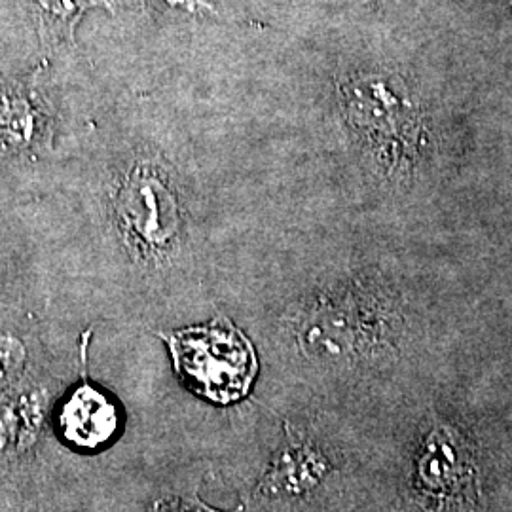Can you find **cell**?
<instances>
[{"instance_id": "obj_1", "label": "cell", "mask_w": 512, "mask_h": 512, "mask_svg": "<svg viewBox=\"0 0 512 512\" xmlns=\"http://www.w3.org/2000/svg\"><path fill=\"white\" fill-rule=\"evenodd\" d=\"M173 366L190 391L211 403L234 404L255 384L258 359L251 340L224 315L209 325L162 334Z\"/></svg>"}, {"instance_id": "obj_2", "label": "cell", "mask_w": 512, "mask_h": 512, "mask_svg": "<svg viewBox=\"0 0 512 512\" xmlns=\"http://www.w3.org/2000/svg\"><path fill=\"white\" fill-rule=\"evenodd\" d=\"M120 215L129 234L147 249H164L177 234V202L167 184L141 169L120 194Z\"/></svg>"}, {"instance_id": "obj_3", "label": "cell", "mask_w": 512, "mask_h": 512, "mask_svg": "<svg viewBox=\"0 0 512 512\" xmlns=\"http://www.w3.org/2000/svg\"><path fill=\"white\" fill-rule=\"evenodd\" d=\"M57 427L69 444L84 450H97L109 444L118 433L120 414L107 393L82 382L61 404Z\"/></svg>"}, {"instance_id": "obj_4", "label": "cell", "mask_w": 512, "mask_h": 512, "mask_svg": "<svg viewBox=\"0 0 512 512\" xmlns=\"http://www.w3.org/2000/svg\"><path fill=\"white\" fill-rule=\"evenodd\" d=\"M323 467L325 461L313 450L291 440L268 475L260 480L256 495L300 494L315 484Z\"/></svg>"}, {"instance_id": "obj_5", "label": "cell", "mask_w": 512, "mask_h": 512, "mask_svg": "<svg viewBox=\"0 0 512 512\" xmlns=\"http://www.w3.org/2000/svg\"><path fill=\"white\" fill-rule=\"evenodd\" d=\"M31 2L37 10L42 33L52 38H71L74 25L88 8L107 4V0H31Z\"/></svg>"}, {"instance_id": "obj_6", "label": "cell", "mask_w": 512, "mask_h": 512, "mask_svg": "<svg viewBox=\"0 0 512 512\" xmlns=\"http://www.w3.org/2000/svg\"><path fill=\"white\" fill-rule=\"evenodd\" d=\"M35 420H38L37 404L19 401L8 406L0 414V448L21 444Z\"/></svg>"}, {"instance_id": "obj_7", "label": "cell", "mask_w": 512, "mask_h": 512, "mask_svg": "<svg viewBox=\"0 0 512 512\" xmlns=\"http://www.w3.org/2000/svg\"><path fill=\"white\" fill-rule=\"evenodd\" d=\"M23 363V351L16 340H0V387L10 384Z\"/></svg>"}, {"instance_id": "obj_8", "label": "cell", "mask_w": 512, "mask_h": 512, "mask_svg": "<svg viewBox=\"0 0 512 512\" xmlns=\"http://www.w3.org/2000/svg\"><path fill=\"white\" fill-rule=\"evenodd\" d=\"M156 512H222L217 509H211L209 505H205L202 499L198 497H190V499H181V497H175V499H165L160 501L156 505ZM228 512H241V509L236 511Z\"/></svg>"}, {"instance_id": "obj_9", "label": "cell", "mask_w": 512, "mask_h": 512, "mask_svg": "<svg viewBox=\"0 0 512 512\" xmlns=\"http://www.w3.org/2000/svg\"><path fill=\"white\" fill-rule=\"evenodd\" d=\"M148 6L160 12H186V14H196V12H207L211 6L203 0H147Z\"/></svg>"}]
</instances>
